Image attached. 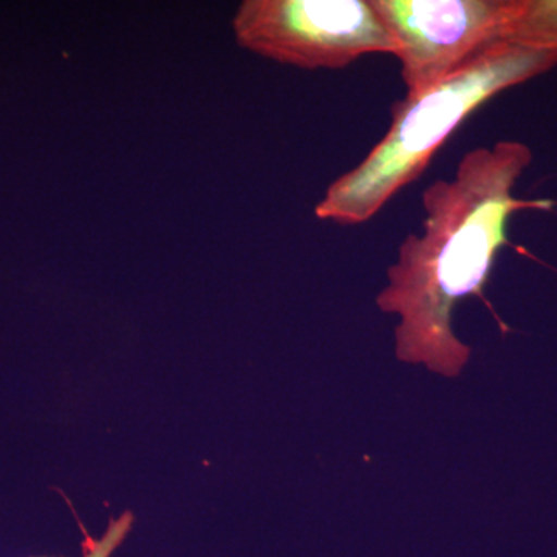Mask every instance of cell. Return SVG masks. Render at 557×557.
<instances>
[{"label": "cell", "mask_w": 557, "mask_h": 557, "mask_svg": "<svg viewBox=\"0 0 557 557\" xmlns=\"http://www.w3.org/2000/svg\"><path fill=\"white\" fill-rule=\"evenodd\" d=\"M233 27L239 46L299 69H344L373 53L397 57L370 0H247Z\"/></svg>", "instance_id": "cell-3"}, {"label": "cell", "mask_w": 557, "mask_h": 557, "mask_svg": "<svg viewBox=\"0 0 557 557\" xmlns=\"http://www.w3.org/2000/svg\"><path fill=\"white\" fill-rule=\"evenodd\" d=\"M397 44L406 97L502 44L516 0H370Z\"/></svg>", "instance_id": "cell-4"}, {"label": "cell", "mask_w": 557, "mask_h": 557, "mask_svg": "<svg viewBox=\"0 0 557 557\" xmlns=\"http://www.w3.org/2000/svg\"><path fill=\"white\" fill-rule=\"evenodd\" d=\"M557 65V49L498 44L431 89L395 102L387 134L364 160L336 178L314 208L319 220L369 222L416 182L469 115L509 87Z\"/></svg>", "instance_id": "cell-2"}, {"label": "cell", "mask_w": 557, "mask_h": 557, "mask_svg": "<svg viewBox=\"0 0 557 557\" xmlns=\"http://www.w3.org/2000/svg\"><path fill=\"white\" fill-rule=\"evenodd\" d=\"M135 525L134 512H121L116 518H110L104 533L100 537H86L83 542V556L81 557H112L116 549L126 542Z\"/></svg>", "instance_id": "cell-6"}, {"label": "cell", "mask_w": 557, "mask_h": 557, "mask_svg": "<svg viewBox=\"0 0 557 557\" xmlns=\"http://www.w3.org/2000/svg\"><path fill=\"white\" fill-rule=\"evenodd\" d=\"M502 44L557 49V0H516Z\"/></svg>", "instance_id": "cell-5"}, {"label": "cell", "mask_w": 557, "mask_h": 557, "mask_svg": "<svg viewBox=\"0 0 557 557\" xmlns=\"http://www.w3.org/2000/svg\"><path fill=\"white\" fill-rule=\"evenodd\" d=\"M533 152L520 141H498L461 157L453 177L440 178L423 193L426 212L420 234L399 245L387 270L388 285L376 298L384 313L401 322L395 329L397 358L424 364L457 379L471 347L453 332L454 309L461 299L485 300V285L498 249L509 244L508 222L522 209H549L552 200L512 196Z\"/></svg>", "instance_id": "cell-1"}]
</instances>
